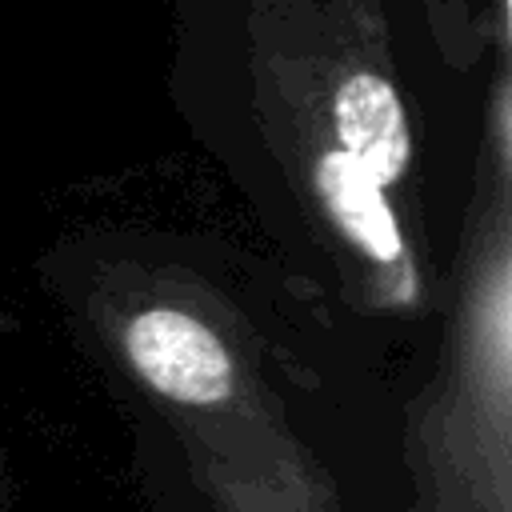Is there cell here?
I'll return each mask as SVG.
<instances>
[{
	"mask_svg": "<svg viewBox=\"0 0 512 512\" xmlns=\"http://www.w3.org/2000/svg\"><path fill=\"white\" fill-rule=\"evenodd\" d=\"M124 348L132 368L168 400L204 408L228 400L232 392L228 348L204 320L180 308H148L132 316Z\"/></svg>",
	"mask_w": 512,
	"mask_h": 512,
	"instance_id": "cell-1",
	"label": "cell"
},
{
	"mask_svg": "<svg viewBox=\"0 0 512 512\" xmlns=\"http://www.w3.org/2000/svg\"><path fill=\"white\" fill-rule=\"evenodd\" d=\"M316 192L328 204L332 220L348 232V240L364 256H372L380 264L400 260L404 240H400V228H396L392 208L384 200V188L348 152L332 148L316 160Z\"/></svg>",
	"mask_w": 512,
	"mask_h": 512,
	"instance_id": "cell-3",
	"label": "cell"
},
{
	"mask_svg": "<svg viewBox=\"0 0 512 512\" xmlns=\"http://www.w3.org/2000/svg\"><path fill=\"white\" fill-rule=\"evenodd\" d=\"M332 124L340 136V152H348L380 188L400 180L408 164V120L388 80L372 72L340 80L332 100Z\"/></svg>",
	"mask_w": 512,
	"mask_h": 512,
	"instance_id": "cell-2",
	"label": "cell"
}]
</instances>
